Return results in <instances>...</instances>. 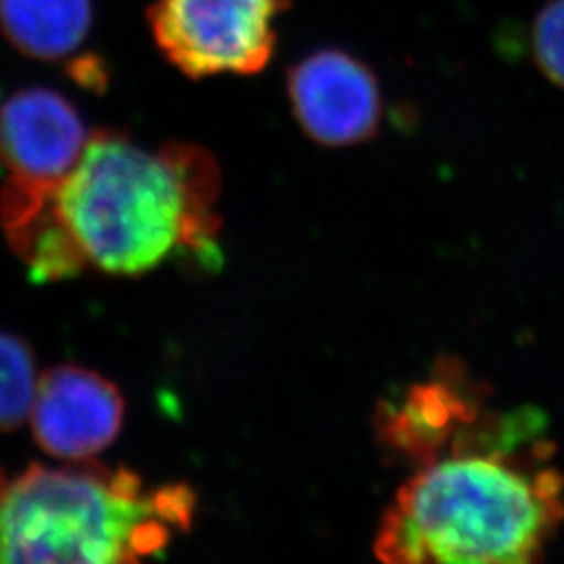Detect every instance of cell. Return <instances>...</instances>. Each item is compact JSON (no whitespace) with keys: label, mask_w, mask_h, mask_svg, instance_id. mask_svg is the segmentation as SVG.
<instances>
[{"label":"cell","mask_w":564,"mask_h":564,"mask_svg":"<svg viewBox=\"0 0 564 564\" xmlns=\"http://www.w3.org/2000/svg\"><path fill=\"white\" fill-rule=\"evenodd\" d=\"M484 398L460 364H442L429 381L412 384L400 400L381 403L379 440L419 468L442 456L484 414Z\"/></svg>","instance_id":"ba28073f"},{"label":"cell","mask_w":564,"mask_h":564,"mask_svg":"<svg viewBox=\"0 0 564 564\" xmlns=\"http://www.w3.org/2000/svg\"><path fill=\"white\" fill-rule=\"evenodd\" d=\"M93 0H0V32L30 59H72L93 30Z\"/></svg>","instance_id":"9c48e42d"},{"label":"cell","mask_w":564,"mask_h":564,"mask_svg":"<svg viewBox=\"0 0 564 564\" xmlns=\"http://www.w3.org/2000/svg\"><path fill=\"white\" fill-rule=\"evenodd\" d=\"M531 41L544 76L564 88V0H550L538 13Z\"/></svg>","instance_id":"8fae6325"},{"label":"cell","mask_w":564,"mask_h":564,"mask_svg":"<svg viewBox=\"0 0 564 564\" xmlns=\"http://www.w3.org/2000/svg\"><path fill=\"white\" fill-rule=\"evenodd\" d=\"M39 383L28 343L0 330V431L18 429L32 414Z\"/></svg>","instance_id":"30bf717a"},{"label":"cell","mask_w":564,"mask_h":564,"mask_svg":"<svg viewBox=\"0 0 564 564\" xmlns=\"http://www.w3.org/2000/svg\"><path fill=\"white\" fill-rule=\"evenodd\" d=\"M120 389L82 366H57L39 383L32 431L42 449L61 460H86L113 444L123 426Z\"/></svg>","instance_id":"52a82bcc"},{"label":"cell","mask_w":564,"mask_h":564,"mask_svg":"<svg viewBox=\"0 0 564 564\" xmlns=\"http://www.w3.org/2000/svg\"><path fill=\"white\" fill-rule=\"evenodd\" d=\"M216 160L193 142L151 151L123 132L90 134L80 163L57 191V212L86 263L139 276L186 253L220 262Z\"/></svg>","instance_id":"7a4b0ae2"},{"label":"cell","mask_w":564,"mask_h":564,"mask_svg":"<svg viewBox=\"0 0 564 564\" xmlns=\"http://www.w3.org/2000/svg\"><path fill=\"white\" fill-rule=\"evenodd\" d=\"M293 118L316 144L343 149L370 141L381 130L383 90L377 74L337 46L312 51L286 72Z\"/></svg>","instance_id":"8992f818"},{"label":"cell","mask_w":564,"mask_h":564,"mask_svg":"<svg viewBox=\"0 0 564 564\" xmlns=\"http://www.w3.org/2000/svg\"><path fill=\"white\" fill-rule=\"evenodd\" d=\"M186 485L97 463L0 473V564H142L193 523Z\"/></svg>","instance_id":"3957f363"},{"label":"cell","mask_w":564,"mask_h":564,"mask_svg":"<svg viewBox=\"0 0 564 564\" xmlns=\"http://www.w3.org/2000/svg\"><path fill=\"white\" fill-rule=\"evenodd\" d=\"M540 410L484 412L400 487L381 519L383 564H540L564 521Z\"/></svg>","instance_id":"6da1fadb"},{"label":"cell","mask_w":564,"mask_h":564,"mask_svg":"<svg viewBox=\"0 0 564 564\" xmlns=\"http://www.w3.org/2000/svg\"><path fill=\"white\" fill-rule=\"evenodd\" d=\"M291 0H153L147 21L160 53L193 80L253 76L276 48Z\"/></svg>","instance_id":"277c9868"},{"label":"cell","mask_w":564,"mask_h":564,"mask_svg":"<svg viewBox=\"0 0 564 564\" xmlns=\"http://www.w3.org/2000/svg\"><path fill=\"white\" fill-rule=\"evenodd\" d=\"M90 141L76 105L53 88L30 86L0 102V205L36 207L53 199Z\"/></svg>","instance_id":"5b68a950"}]
</instances>
